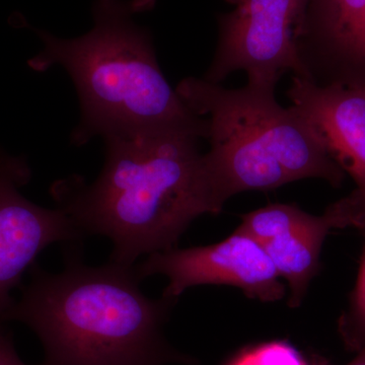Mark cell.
<instances>
[{
    "label": "cell",
    "mask_w": 365,
    "mask_h": 365,
    "mask_svg": "<svg viewBox=\"0 0 365 365\" xmlns=\"http://www.w3.org/2000/svg\"><path fill=\"white\" fill-rule=\"evenodd\" d=\"M312 29L322 51L339 66L365 11V0H311Z\"/></svg>",
    "instance_id": "30bf717a"
},
{
    "label": "cell",
    "mask_w": 365,
    "mask_h": 365,
    "mask_svg": "<svg viewBox=\"0 0 365 365\" xmlns=\"http://www.w3.org/2000/svg\"><path fill=\"white\" fill-rule=\"evenodd\" d=\"M235 9L218 18L220 37L204 79L220 85L232 72L248 81H275L287 71L314 81L300 48L309 0H227Z\"/></svg>",
    "instance_id": "5b68a950"
},
{
    "label": "cell",
    "mask_w": 365,
    "mask_h": 365,
    "mask_svg": "<svg viewBox=\"0 0 365 365\" xmlns=\"http://www.w3.org/2000/svg\"><path fill=\"white\" fill-rule=\"evenodd\" d=\"M318 216L290 204H271L242 216L240 232L264 245L309 227Z\"/></svg>",
    "instance_id": "8fae6325"
},
{
    "label": "cell",
    "mask_w": 365,
    "mask_h": 365,
    "mask_svg": "<svg viewBox=\"0 0 365 365\" xmlns=\"http://www.w3.org/2000/svg\"><path fill=\"white\" fill-rule=\"evenodd\" d=\"M81 242L68 244L64 268L34 264L4 322L25 324L41 341L40 365H169L193 360L165 340L163 328L177 299H153L140 289L133 266L81 259Z\"/></svg>",
    "instance_id": "7a4b0ae2"
},
{
    "label": "cell",
    "mask_w": 365,
    "mask_h": 365,
    "mask_svg": "<svg viewBox=\"0 0 365 365\" xmlns=\"http://www.w3.org/2000/svg\"><path fill=\"white\" fill-rule=\"evenodd\" d=\"M155 0H95L93 28L81 37L62 39L36 30L44 47L29 61L44 72L61 66L78 91L81 119L71 143L93 137L180 132L207 139L208 121L185 105L163 76L148 29L134 14Z\"/></svg>",
    "instance_id": "3957f363"
},
{
    "label": "cell",
    "mask_w": 365,
    "mask_h": 365,
    "mask_svg": "<svg viewBox=\"0 0 365 365\" xmlns=\"http://www.w3.org/2000/svg\"><path fill=\"white\" fill-rule=\"evenodd\" d=\"M0 365H26L16 352L13 334L4 325L0 326Z\"/></svg>",
    "instance_id": "9a60e30c"
},
{
    "label": "cell",
    "mask_w": 365,
    "mask_h": 365,
    "mask_svg": "<svg viewBox=\"0 0 365 365\" xmlns=\"http://www.w3.org/2000/svg\"><path fill=\"white\" fill-rule=\"evenodd\" d=\"M324 365V364H319ZM347 365H365V344L357 351L356 356Z\"/></svg>",
    "instance_id": "2e32d148"
},
{
    "label": "cell",
    "mask_w": 365,
    "mask_h": 365,
    "mask_svg": "<svg viewBox=\"0 0 365 365\" xmlns=\"http://www.w3.org/2000/svg\"><path fill=\"white\" fill-rule=\"evenodd\" d=\"M103 139L97 179L58 180L51 194L83 237L112 242L109 261L133 266L143 255L176 248L197 217L217 215L198 137L158 132Z\"/></svg>",
    "instance_id": "6da1fadb"
},
{
    "label": "cell",
    "mask_w": 365,
    "mask_h": 365,
    "mask_svg": "<svg viewBox=\"0 0 365 365\" xmlns=\"http://www.w3.org/2000/svg\"><path fill=\"white\" fill-rule=\"evenodd\" d=\"M228 365H309L292 345L270 342L245 350Z\"/></svg>",
    "instance_id": "4fadbf2b"
},
{
    "label": "cell",
    "mask_w": 365,
    "mask_h": 365,
    "mask_svg": "<svg viewBox=\"0 0 365 365\" xmlns=\"http://www.w3.org/2000/svg\"><path fill=\"white\" fill-rule=\"evenodd\" d=\"M32 179L26 158L0 150V326L13 306L11 292L50 245L81 242L83 237L62 209L26 199L21 187Z\"/></svg>",
    "instance_id": "ba28073f"
},
{
    "label": "cell",
    "mask_w": 365,
    "mask_h": 365,
    "mask_svg": "<svg viewBox=\"0 0 365 365\" xmlns=\"http://www.w3.org/2000/svg\"><path fill=\"white\" fill-rule=\"evenodd\" d=\"M333 228H337L335 218L327 209L309 227L263 245L278 275L287 282L288 306L292 309H297L304 302L319 270L322 247Z\"/></svg>",
    "instance_id": "9c48e42d"
},
{
    "label": "cell",
    "mask_w": 365,
    "mask_h": 365,
    "mask_svg": "<svg viewBox=\"0 0 365 365\" xmlns=\"http://www.w3.org/2000/svg\"><path fill=\"white\" fill-rule=\"evenodd\" d=\"M339 332L348 349L357 352L365 344V251L349 306L339 319Z\"/></svg>",
    "instance_id": "7c38bea8"
},
{
    "label": "cell",
    "mask_w": 365,
    "mask_h": 365,
    "mask_svg": "<svg viewBox=\"0 0 365 365\" xmlns=\"http://www.w3.org/2000/svg\"><path fill=\"white\" fill-rule=\"evenodd\" d=\"M276 85L248 81L242 88H225L187 78L177 86L185 105L208 121L210 150L204 153V167L218 213L242 192L304 179L325 180L334 187L344 181V170L316 129L294 107L277 102Z\"/></svg>",
    "instance_id": "277c9868"
},
{
    "label": "cell",
    "mask_w": 365,
    "mask_h": 365,
    "mask_svg": "<svg viewBox=\"0 0 365 365\" xmlns=\"http://www.w3.org/2000/svg\"><path fill=\"white\" fill-rule=\"evenodd\" d=\"M287 96L316 129L327 150L355 182L349 195L329 206L338 228L365 232V81H316L294 76Z\"/></svg>",
    "instance_id": "52a82bcc"
},
{
    "label": "cell",
    "mask_w": 365,
    "mask_h": 365,
    "mask_svg": "<svg viewBox=\"0 0 365 365\" xmlns=\"http://www.w3.org/2000/svg\"><path fill=\"white\" fill-rule=\"evenodd\" d=\"M134 268L141 280L165 276L169 282L163 297L167 299H177L199 285H230L263 302H278L287 294L263 245L237 230L216 244L151 254Z\"/></svg>",
    "instance_id": "8992f818"
},
{
    "label": "cell",
    "mask_w": 365,
    "mask_h": 365,
    "mask_svg": "<svg viewBox=\"0 0 365 365\" xmlns=\"http://www.w3.org/2000/svg\"><path fill=\"white\" fill-rule=\"evenodd\" d=\"M338 69L340 74L334 81H365V11Z\"/></svg>",
    "instance_id": "5bb4252c"
}]
</instances>
